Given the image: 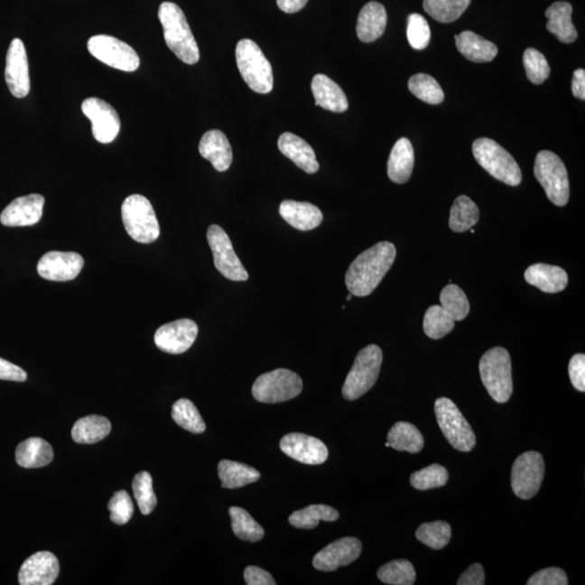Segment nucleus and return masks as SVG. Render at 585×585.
<instances>
[{"label":"nucleus","instance_id":"1","mask_svg":"<svg viewBox=\"0 0 585 585\" xmlns=\"http://www.w3.org/2000/svg\"><path fill=\"white\" fill-rule=\"evenodd\" d=\"M397 249L393 243L379 242L361 253L350 265L346 274V285L352 295H370L381 283L395 263Z\"/></svg>","mask_w":585,"mask_h":585},{"label":"nucleus","instance_id":"2","mask_svg":"<svg viewBox=\"0 0 585 585\" xmlns=\"http://www.w3.org/2000/svg\"><path fill=\"white\" fill-rule=\"evenodd\" d=\"M159 19L164 30L167 47L182 62L191 65L198 63L200 60L198 43L181 7L170 2L161 4Z\"/></svg>","mask_w":585,"mask_h":585},{"label":"nucleus","instance_id":"3","mask_svg":"<svg viewBox=\"0 0 585 585\" xmlns=\"http://www.w3.org/2000/svg\"><path fill=\"white\" fill-rule=\"evenodd\" d=\"M479 373L482 384L497 404H506L512 397V361L508 351L495 347L481 357Z\"/></svg>","mask_w":585,"mask_h":585},{"label":"nucleus","instance_id":"4","mask_svg":"<svg viewBox=\"0 0 585 585\" xmlns=\"http://www.w3.org/2000/svg\"><path fill=\"white\" fill-rule=\"evenodd\" d=\"M236 58L238 70L249 88L258 94H269L273 90V67L256 42L252 40L238 42Z\"/></svg>","mask_w":585,"mask_h":585},{"label":"nucleus","instance_id":"5","mask_svg":"<svg viewBox=\"0 0 585 585\" xmlns=\"http://www.w3.org/2000/svg\"><path fill=\"white\" fill-rule=\"evenodd\" d=\"M473 154L477 162L497 181L512 187H517L522 183V171L517 162L496 141L489 138L475 140Z\"/></svg>","mask_w":585,"mask_h":585},{"label":"nucleus","instance_id":"6","mask_svg":"<svg viewBox=\"0 0 585 585\" xmlns=\"http://www.w3.org/2000/svg\"><path fill=\"white\" fill-rule=\"evenodd\" d=\"M125 229L135 242L149 244L160 237L159 220L150 200L140 194L129 195L122 205Z\"/></svg>","mask_w":585,"mask_h":585},{"label":"nucleus","instance_id":"7","mask_svg":"<svg viewBox=\"0 0 585 585\" xmlns=\"http://www.w3.org/2000/svg\"><path fill=\"white\" fill-rule=\"evenodd\" d=\"M383 352L376 345H368L356 357L343 386V395L347 400L362 397L376 385L381 372Z\"/></svg>","mask_w":585,"mask_h":585},{"label":"nucleus","instance_id":"8","mask_svg":"<svg viewBox=\"0 0 585 585\" xmlns=\"http://www.w3.org/2000/svg\"><path fill=\"white\" fill-rule=\"evenodd\" d=\"M534 176L552 204L561 208L567 205L571 186L566 166L560 156L551 151L539 152L535 157Z\"/></svg>","mask_w":585,"mask_h":585},{"label":"nucleus","instance_id":"9","mask_svg":"<svg viewBox=\"0 0 585 585\" xmlns=\"http://www.w3.org/2000/svg\"><path fill=\"white\" fill-rule=\"evenodd\" d=\"M302 381L295 372L278 368L260 376L252 388L253 397L263 404H280L302 393Z\"/></svg>","mask_w":585,"mask_h":585},{"label":"nucleus","instance_id":"10","mask_svg":"<svg viewBox=\"0 0 585 585\" xmlns=\"http://www.w3.org/2000/svg\"><path fill=\"white\" fill-rule=\"evenodd\" d=\"M435 413L439 427L454 449L462 452H469L474 449L476 436L473 428L451 399H437Z\"/></svg>","mask_w":585,"mask_h":585},{"label":"nucleus","instance_id":"11","mask_svg":"<svg viewBox=\"0 0 585 585\" xmlns=\"http://www.w3.org/2000/svg\"><path fill=\"white\" fill-rule=\"evenodd\" d=\"M88 51L96 59L108 67L124 70V72H135L140 65L138 53L128 43L108 35H97L89 38Z\"/></svg>","mask_w":585,"mask_h":585},{"label":"nucleus","instance_id":"12","mask_svg":"<svg viewBox=\"0 0 585 585\" xmlns=\"http://www.w3.org/2000/svg\"><path fill=\"white\" fill-rule=\"evenodd\" d=\"M544 473L545 464L541 453L520 454L512 469L511 484L515 495L522 500L533 498L540 490Z\"/></svg>","mask_w":585,"mask_h":585},{"label":"nucleus","instance_id":"13","mask_svg":"<svg viewBox=\"0 0 585 585\" xmlns=\"http://www.w3.org/2000/svg\"><path fill=\"white\" fill-rule=\"evenodd\" d=\"M208 241L214 255L217 270L231 281L242 282L248 279V274L233 249L230 237L218 225H211L208 230Z\"/></svg>","mask_w":585,"mask_h":585},{"label":"nucleus","instance_id":"14","mask_svg":"<svg viewBox=\"0 0 585 585\" xmlns=\"http://www.w3.org/2000/svg\"><path fill=\"white\" fill-rule=\"evenodd\" d=\"M81 111L90 119L92 135L100 144L116 140L121 129V119L111 105L99 98H88L81 105Z\"/></svg>","mask_w":585,"mask_h":585},{"label":"nucleus","instance_id":"15","mask_svg":"<svg viewBox=\"0 0 585 585\" xmlns=\"http://www.w3.org/2000/svg\"><path fill=\"white\" fill-rule=\"evenodd\" d=\"M199 328L191 319H181L157 329L154 341L157 348L172 355L189 350L197 339Z\"/></svg>","mask_w":585,"mask_h":585},{"label":"nucleus","instance_id":"16","mask_svg":"<svg viewBox=\"0 0 585 585\" xmlns=\"http://www.w3.org/2000/svg\"><path fill=\"white\" fill-rule=\"evenodd\" d=\"M8 88L15 98H25L31 89L29 60L23 42L14 38L8 49L5 70Z\"/></svg>","mask_w":585,"mask_h":585},{"label":"nucleus","instance_id":"17","mask_svg":"<svg viewBox=\"0 0 585 585\" xmlns=\"http://www.w3.org/2000/svg\"><path fill=\"white\" fill-rule=\"evenodd\" d=\"M84 264L83 256L78 253L52 251L38 262L37 273L48 281H70L78 278Z\"/></svg>","mask_w":585,"mask_h":585},{"label":"nucleus","instance_id":"18","mask_svg":"<svg viewBox=\"0 0 585 585\" xmlns=\"http://www.w3.org/2000/svg\"><path fill=\"white\" fill-rule=\"evenodd\" d=\"M280 448L287 457L308 465H319L329 458V450L318 438L305 433H287L281 439Z\"/></svg>","mask_w":585,"mask_h":585},{"label":"nucleus","instance_id":"19","mask_svg":"<svg viewBox=\"0 0 585 585\" xmlns=\"http://www.w3.org/2000/svg\"><path fill=\"white\" fill-rule=\"evenodd\" d=\"M362 551L360 540L347 536L325 546L314 556L313 567L320 571L330 572L339 567L348 566L358 560Z\"/></svg>","mask_w":585,"mask_h":585},{"label":"nucleus","instance_id":"20","mask_svg":"<svg viewBox=\"0 0 585 585\" xmlns=\"http://www.w3.org/2000/svg\"><path fill=\"white\" fill-rule=\"evenodd\" d=\"M57 557L51 552H38L23 562L19 572L21 585H51L59 576Z\"/></svg>","mask_w":585,"mask_h":585},{"label":"nucleus","instance_id":"21","mask_svg":"<svg viewBox=\"0 0 585 585\" xmlns=\"http://www.w3.org/2000/svg\"><path fill=\"white\" fill-rule=\"evenodd\" d=\"M45 198L41 194L20 197L11 202L0 215V222L5 227L34 226L42 216Z\"/></svg>","mask_w":585,"mask_h":585},{"label":"nucleus","instance_id":"22","mask_svg":"<svg viewBox=\"0 0 585 585\" xmlns=\"http://www.w3.org/2000/svg\"><path fill=\"white\" fill-rule=\"evenodd\" d=\"M200 154L211 162L217 172H226L232 164L233 153L229 140L220 130H209L199 144Z\"/></svg>","mask_w":585,"mask_h":585},{"label":"nucleus","instance_id":"23","mask_svg":"<svg viewBox=\"0 0 585 585\" xmlns=\"http://www.w3.org/2000/svg\"><path fill=\"white\" fill-rule=\"evenodd\" d=\"M279 210L287 224L301 231L316 229L323 220L321 210L307 202L285 200L281 203Z\"/></svg>","mask_w":585,"mask_h":585},{"label":"nucleus","instance_id":"24","mask_svg":"<svg viewBox=\"0 0 585 585\" xmlns=\"http://www.w3.org/2000/svg\"><path fill=\"white\" fill-rule=\"evenodd\" d=\"M278 146L281 153L295 162V164L307 173H314L319 171V162L316 153L311 144L305 140L292 133H284L280 135Z\"/></svg>","mask_w":585,"mask_h":585},{"label":"nucleus","instance_id":"25","mask_svg":"<svg viewBox=\"0 0 585 585\" xmlns=\"http://www.w3.org/2000/svg\"><path fill=\"white\" fill-rule=\"evenodd\" d=\"M525 280L530 285L549 294L560 292L566 289L568 275L565 270L557 265L534 264L529 265L525 273Z\"/></svg>","mask_w":585,"mask_h":585},{"label":"nucleus","instance_id":"26","mask_svg":"<svg viewBox=\"0 0 585 585\" xmlns=\"http://www.w3.org/2000/svg\"><path fill=\"white\" fill-rule=\"evenodd\" d=\"M311 90L316 106L323 107L324 110L341 113L348 108V100H347L345 92L327 75L317 74L314 76Z\"/></svg>","mask_w":585,"mask_h":585},{"label":"nucleus","instance_id":"27","mask_svg":"<svg viewBox=\"0 0 585 585\" xmlns=\"http://www.w3.org/2000/svg\"><path fill=\"white\" fill-rule=\"evenodd\" d=\"M387 25V13L382 4L367 3L358 16L357 35L363 42H372L384 34Z\"/></svg>","mask_w":585,"mask_h":585},{"label":"nucleus","instance_id":"28","mask_svg":"<svg viewBox=\"0 0 585 585\" xmlns=\"http://www.w3.org/2000/svg\"><path fill=\"white\" fill-rule=\"evenodd\" d=\"M414 168V150L408 138H401L395 144L387 164L390 181L404 184L410 181Z\"/></svg>","mask_w":585,"mask_h":585},{"label":"nucleus","instance_id":"29","mask_svg":"<svg viewBox=\"0 0 585 585\" xmlns=\"http://www.w3.org/2000/svg\"><path fill=\"white\" fill-rule=\"evenodd\" d=\"M572 5L567 2H556L545 11L549 19L546 29L554 34L558 41L571 43L577 41L578 32L571 21Z\"/></svg>","mask_w":585,"mask_h":585},{"label":"nucleus","instance_id":"30","mask_svg":"<svg viewBox=\"0 0 585 585\" xmlns=\"http://www.w3.org/2000/svg\"><path fill=\"white\" fill-rule=\"evenodd\" d=\"M53 449L42 438L32 437L22 441L15 450V460L21 468L40 469L51 464Z\"/></svg>","mask_w":585,"mask_h":585},{"label":"nucleus","instance_id":"31","mask_svg":"<svg viewBox=\"0 0 585 585\" xmlns=\"http://www.w3.org/2000/svg\"><path fill=\"white\" fill-rule=\"evenodd\" d=\"M454 38L459 52L471 62H490L497 57L498 51L495 43L475 34L474 32L464 31Z\"/></svg>","mask_w":585,"mask_h":585},{"label":"nucleus","instance_id":"32","mask_svg":"<svg viewBox=\"0 0 585 585\" xmlns=\"http://www.w3.org/2000/svg\"><path fill=\"white\" fill-rule=\"evenodd\" d=\"M218 476L221 487L225 489H237V488L253 484L260 478L259 471L252 466L229 460H220Z\"/></svg>","mask_w":585,"mask_h":585},{"label":"nucleus","instance_id":"33","mask_svg":"<svg viewBox=\"0 0 585 585\" xmlns=\"http://www.w3.org/2000/svg\"><path fill=\"white\" fill-rule=\"evenodd\" d=\"M387 442L390 448L409 453H419L424 448V437L408 422H395L388 432Z\"/></svg>","mask_w":585,"mask_h":585},{"label":"nucleus","instance_id":"34","mask_svg":"<svg viewBox=\"0 0 585 585\" xmlns=\"http://www.w3.org/2000/svg\"><path fill=\"white\" fill-rule=\"evenodd\" d=\"M111 432V422L106 417L89 415L79 419L72 428L75 442L91 444L103 441Z\"/></svg>","mask_w":585,"mask_h":585},{"label":"nucleus","instance_id":"35","mask_svg":"<svg viewBox=\"0 0 585 585\" xmlns=\"http://www.w3.org/2000/svg\"><path fill=\"white\" fill-rule=\"evenodd\" d=\"M479 220V209L466 195H460L450 210L449 227L453 232H466Z\"/></svg>","mask_w":585,"mask_h":585},{"label":"nucleus","instance_id":"36","mask_svg":"<svg viewBox=\"0 0 585 585\" xmlns=\"http://www.w3.org/2000/svg\"><path fill=\"white\" fill-rule=\"evenodd\" d=\"M339 518V513L335 508L323 506V504H314L292 513L289 518L292 527L298 529H313L316 528L321 520L323 522H336Z\"/></svg>","mask_w":585,"mask_h":585},{"label":"nucleus","instance_id":"37","mask_svg":"<svg viewBox=\"0 0 585 585\" xmlns=\"http://www.w3.org/2000/svg\"><path fill=\"white\" fill-rule=\"evenodd\" d=\"M471 0H424L422 8L441 23H451L469 8Z\"/></svg>","mask_w":585,"mask_h":585},{"label":"nucleus","instance_id":"38","mask_svg":"<svg viewBox=\"0 0 585 585\" xmlns=\"http://www.w3.org/2000/svg\"><path fill=\"white\" fill-rule=\"evenodd\" d=\"M233 534L238 539L248 542L263 540L265 531L246 509L233 506L229 509Z\"/></svg>","mask_w":585,"mask_h":585},{"label":"nucleus","instance_id":"39","mask_svg":"<svg viewBox=\"0 0 585 585\" xmlns=\"http://www.w3.org/2000/svg\"><path fill=\"white\" fill-rule=\"evenodd\" d=\"M172 417L179 426L190 432L202 433L206 430L205 422L197 406L188 399L176 401L172 405Z\"/></svg>","mask_w":585,"mask_h":585},{"label":"nucleus","instance_id":"40","mask_svg":"<svg viewBox=\"0 0 585 585\" xmlns=\"http://www.w3.org/2000/svg\"><path fill=\"white\" fill-rule=\"evenodd\" d=\"M377 578L385 584H414L416 572L413 565L406 560L393 561L378 569Z\"/></svg>","mask_w":585,"mask_h":585},{"label":"nucleus","instance_id":"41","mask_svg":"<svg viewBox=\"0 0 585 585\" xmlns=\"http://www.w3.org/2000/svg\"><path fill=\"white\" fill-rule=\"evenodd\" d=\"M441 307L454 321H463L469 316L470 306L468 296L460 286L450 283L441 292Z\"/></svg>","mask_w":585,"mask_h":585},{"label":"nucleus","instance_id":"42","mask_svg":"<svg viewBox=\"0 0 585 585\" xmlns=\"http://www.w3.org/2000/svg\"><path fill=\"white\" fill-rule=\"evenodd\" d=\"M455 321L441 306H432L427 309L422 322L425 334L432 339H441L452 332Z\"/></svg>","mask_w":585,"mask_h":585},{"label":"nucleus","instance_id":"43","mask_svg":"<svg viewBox=\"0 0 585 585\" xmlns=\"http://www.w3.org/2000/svg\"><path fill=\"white\" fill-rule=\"evenodd\" d=\"M409 89L420 100L428 105H441L444 100V94L438 81L432 76L419 73L409 79Z\"/></svg>","mask_w":585,"mask_h":585},{"label":"nucleus","instance_id":"44","mask_svg":"<svg viewBox=\"0 0 585 585\" xmlns=\"http://www.w3.org/2000/svg\"><path fill=\"white\" fill-rule=\"evenodd\" d=\"M451 535V525L442 520L422 524L416 530V539L433 550H441L447 546Z\"/></svg>","mask_w":585,"mask_h":585},{"label":"nucleus","instance_id":"45","mask_svg":"<svg viewBox=\"0 0 585 585\" xmlns=\"http://www.w3.org/2000/svg\"><path fill=\"white\" fill-rule=\"evenodd\" d=\"M448 479V470L439 464L427 466L425 469L415 471L410 477L412 487L421 491L441 488L447 484Z\"/></svg>","mask_w":585,"mask_h":585},{"label":"nucleus","instance_id":"46","mask_svg":"<svg viewBox=\"0 0 585 585\" xmlns=\"http://www.w3.org/2000/svg\"><path fill=\"white\" fill-rule=\"evenodd\" d=\"M133 490L140 512L144 515H149L153 512L157 498L153 491V480H152V476L148 471H141V473L135 476Z\"/></svg>","mask_w":585,"mask_h":585},{"label":"nucleus","instance_id":"47","mask_svg":"<svg viewBox=\"0 0 585 585\" xmlns=\"http://www.w3.org/2000/svg\"><path fill=\"white\" fill-rule=\"evenodd\" d=\"M524 67L528 79L535 85L543 84L551 74L550 65L547 63L543 53L534 48L525 49L524 52Z\"/></svg>","mask_w":585,"mask_h":585},{"label":"nucleus","instance_id":"48","mask_svg":"<svg viewBox=\"0 0 585 585\" xmlns=\"http://www.w3.org/2000/svg\"><path fill=\"white\" fill-rule=\"evenodd\" d=\"M431 27L424 16L419 14H412L408 18V26H406V37L410 46L415 51H422L431 42Z\"/></svg>","mask_w":585,"mask_h":585},{"label":"nucleus","instance_id":"49","mask_svg":"<svg viewBox=\"0 0 585 585\" xmlns=\"http://www.w3.org/2000/svg\"><path fill=\"white\" fill-rule=\"evenodd\" d=\"M107 507L111 512V520L114 524L125 525L133 517L134 504L126 491L114 493Z\"/></svg>","mask_w":585,"mask_h":585},{"label":"nucleus","instance_id":"50","mask_svg":"<svg viewBox=\"0 0 585 585\" xmlns=\"http://www.w3.org/2000/svg\"><path fill=\"white\" fill-rule=\"evenodd\" d=\"M528 585H567L568 578L561 568L551 567L542 569L528 580Z\"/></svg>","mask_w":585,"mask_h":585},{"label":"nucleus","instance_id":"51","mask_svg":"<svg viewBox=\"0 0 585 585\" xmlns=\"http://www.w3.org/2000/svg\"><path fill=\"white\" fill-rule=\"evenodd\" d=\"M569 377L573 387L579 392H585V356L577 354L571 358L568 367Z\"/></svg>","mask_w":585,"mask_h":585},{"label":"nucleus","instance_id":"52","mask_svg":"<svg viewBox=\"0 0 585 585\" xmlns=\"http://www.w3.org/2000/svg\"><path fill=\"white\" fill-rule=\"evenodd\" d=\"M247 585H274V579L268 571L256 566H248L244 571Z\"/></svg>","mask_w":585,"mask_h":585},{"label":"nucleus","instance_id":"53","mask_svg":"<svg viewBox=\"0 0 585 585\" xmlns=\"http://www.w3.org/2000/svg\"><path fill=\"white\" fill-rule=\"evenodd\" d=\"M27 374L18 366L0 358V379L4 381L25 382Z\"/></svg>","mask_w":585,"mask_h":585},{"label":"nucleus","instance_id":"54","mask_svg":"<svg viewBox=\"0 0 585 585\" xmlns=\"http://www.w3.org/2000/svg\"><path fill=\"white\" fill-rule=\"evenodd\" d=\"M485 571L480 563H474L462 573L458 580V585H484Z\"/></svg>","mask_w":585,"mask_h":585},{"label":"nucleus","instance_id":"55","mask_svg":"<svg viewBox=\"0 0 585 585\" xmlns=\"http://www.w3.org/2000/svg\"><path fill=\"white\" fill-rule=\"evenodd\" d=\"M571 90L573 96L578 99H585V70L583 69L574 70Z\"/></svg>","mask_w":585,"mask_h":585},{"label":"nucleus","instance_id":"56","mask_svg":"<svg viewBox=\"0 0 585 585\" xmlns=\"http://www.w3.org/2000/svg\"><path fill=\"white\" fill-rule=\"evenodd\" d=\"M308 0H276L278 7L285 14H296L307 5Z\"/></svg>","mask_w":585,"mask_h":585},{"label":"nucleus","instance_id":"57","mask_svg":"<svg viewBox=\"0 0 585 585\" xmlns=\"http://www.w3.org/2000/svg\"><path fill=\"white\" fill-rule=\"evenodd\" d=\"M352 296H354V295H352L351 292H350V294L348 296H347V301H350Z\"/></svg>","mask_w":585,"mask_h":585}]
</instances>
